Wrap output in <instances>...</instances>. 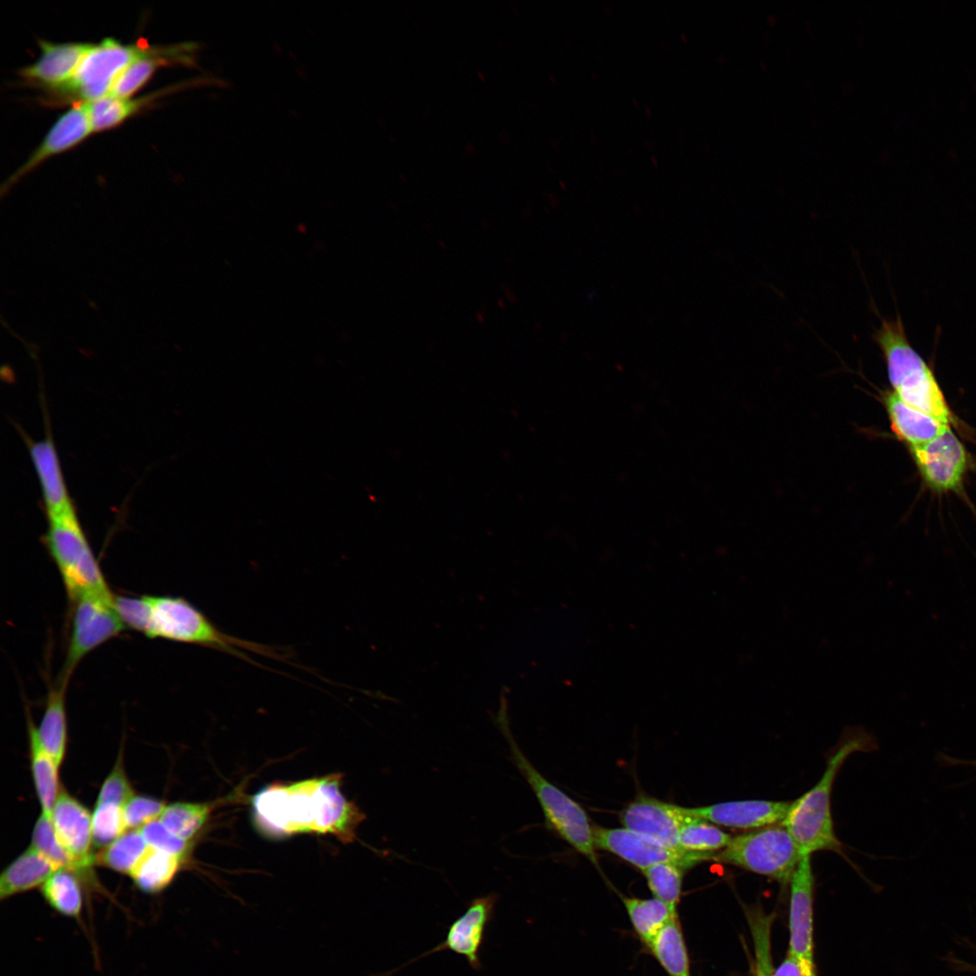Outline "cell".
I'll list each match as a JSON object with an SVG mask.
<instances>
[{"instance_id": "1", "label": "cell", "mask_w": 976, "mask_h": 976, "mask_svg": "<svg viewBox=\"0 0 976 976\" xmlns=\"http://www.w3.org/2000/svg\"><path fill=\"white\" fill-rule=\"evenodd\" d=\"M341 783L340 774H329L270 784L252 797L254 823L272 838L314 833L351 843L366 816L345 797Z\"/></svg>"}, {"instance_id": "2", "label": "cell", "mask_w": 976, "mask_h": 976, "mask_svg": "<svg viewBox=\"0 0 976 976\" xmlns=\"http://www.w3.org/2000/svg\"><path fill=\"white\" fill-rule=\"evenodd\" d=\"M145 615L141 633L147 638L199 645L257 665L259 664L245 652L287 662L286 651L226 633L182 596L145 595Z\"/></svg>"}, {"instance_id": "3", "label": "cell", "mask_w": 976, "mask_h": 976, "mask_svg": "<svg viewBox=\"0 0 976 976\" xmlns=\"http://www.w3.org/2000/svg\"><path fill=\"white\" fill-rule=\"evenodd\" d=\"M874 746V738L865 730L851 728L845 731L839 746L828 758L825 771L819 782L794 802H791L781 823L790 832L802 856L812 855L818 850L840 849V843L834 832L831 808L834 780L851 754L867 752Z\"/></svg>"}, {"instance_id": "4", "label": "cell", "mask_w": 976, "mask_h": 976, "mask_svg": "<svg viewBox=\"0 0 976 976\" xmlns=\"http://www.w3.org/2000/svg\"><path fill=\"white\" fill-rule=\"evenodd\" d=\"M892 391L907 405L949 425L952 413L934 372L910 345L901 319H884L874 333Z\"/></svg>"}, {"instance_id": "5", "label": "cell", "mask_w": 976, "mask_h": 976, "mask_svg": "<svg viewBox=\"0 0 976 976\" xmlns=\"http://www.w3.org/2000/svg\"><path fill=\"white\" fill-rule=\"evenodd\" d=\"M497 723L508 743L511 759L535 793L549 828L598 868L593 827L585 810L530 763L516 742L504 714L499 715Z\"/></svg>"}, {"instance_id": "6", "label": "cell", "mask_w": 976, "mask_h": 976, "mask_svg": "<svg viewBox=\"0 0 976 976\" xmlns=\"http://www.w3.org/2000/svg\"><path fill=\"white\" fill-rule=\"evenodd\" d=\"M43 543L69 602L87 594H112L76 511L47 518Z\"/></svg>"}, {"instance_id": "7", "label": "cell", "mask_w": 976, "mask_h": 976, "mask_svg": "<svg viewBox=\"0 0 976 976\" xmlns=\"http://www.w3.org/2000/svg\"><path fill=\"white\" fill-rule=\"evenodd\" d=\"M803 856L787 829L770 825L731 838L712 860L790 883Z\"/></svg>"}, {"instance_id": "8", "label": "cell", "mask_w": 976, "mask_h": 976, "mask_svg": "<svg viewBox=\"0 0 976 976\" xmlns=\"http://www.w3.org/2000/svg\"><path fill=\"white\" fill-rule=\"evenodd\" d=\"M155 49L145 43L123 44L106 38L93 44L72 78L52 91L83 103L102 99L110 93L117 78L132 62Z\"/></svg>"}, {"instance_id": "9", "label": "cell", "mask_w": 976, "mask_h": 976, "mask_svg": "<svg viewBox=\"0 0 976 976\" xmlns=\"http://www.w3.org/2000/svg\"><path fill=\"white\" fill-rule=\"evenodd\" d=\"M115 595L87 594L71 601L70 629L60 681L68 684L80 662L127 629L114 605Z\"/></svg>"}, {"instance_id": "10", "label": "cell", "mask_w": 976, "mask_h": 976, "mask_svg": "<svg viewBox=\"0 0 976 976\" xmlns=\"http://www.w3.org/2000/svg\"><path fill=\"white\" fill-rule=\"evenodd\" d=\"M499 895L490 893L474 898L465 911L455 919L447 929L444 941L432 949L414 957L408 962L387 972L390 976L407 968L421 959L443 951H450L465 957L468 965L475 971H481V949L484 943L486 931L493 918Z\"/></svg>"}, {"instance_id": "11", "label": "cell", "mask_w": 976, "mask_h": 976, "mask_svg": "<svg viewBox=\"0 0 976 976\" xmlns=\"http://www.w3.org/2000/svg\"><path fill=\"white\" fill-rule=\"evenodd\" d=\"M593 837L596 849L608 851L642 870L663 862L674 863L686 869L699 862L712 860L715 853L663 847L624 827L594 826Z\"/></svg>"}, {"instance_id": "12", "label": "cell", "mask_w": 976, "mask_h": 976, "mask_svg": "<svg viewBox=\"0 0 976 976\" xmlns=\"http://www.w3.org/2000/svg\"><path fill=\"white\" fill-rule=\"evenodd\" d=\"M920 474L934 491L956 490L967 469V452L949 427L932 440L910 448Z\"/></svg>"}, {"instance_id": "13", "label": "cell", "mask_w": 976, "mask_h": 976, "mask_svg": "<svg viewBox=\"0 0 976 976\" xmlns=\"http://www.w3.org/2000/svg\"><path fill=\"white\" fill-rule=\"evenodd\" d=\"M51 819L58 840L72 859L79 877L89 879L95 862L92 815L64 789L52 807Z\"/></svg>"}, {"instance_id": "14", "label": "cell", "mask_w": 976, "mask_h": 976, "mask_svg": "<svg viewBox=\"0 0 976 976\" xmlns=\"http://www.w3.org/2000/svg\"><path fill=\"white\" fill-rule=\"evenodd\" d=\"M813 883L811 855L803 856L790 881L789 954L800 962L808 976H815L813 962Z\"/></svg>"}, {"instance_id": "15", "label": "cell", "mask_w": 976, "mask_h": 976, "mask_svg": "<svg viewBox=\"0 0 976 976\" xmlns=\"http://www.w3.org/2000/svg\"><path fill=\"white\" fill-rule=\"evenodd\" d=\"M623 826L663 847L679 848V833L689 817L686 808L650 796H639L620 813Z\"/></svg>"}, {"instance_id": "16", "label": "cell", "mask_w": 976, "mask_h": 976, "mask_svg": "<svg viewBox=\"0 0 976 976\" xmlns=\"http://www.w3.org/2000/svg\"><path fill=\"white\" fill-rule=\"evenodd\" d=\"M93 132L87 103L77 102L63 113L27 160L8 178L6 189L48 158L69 150Z\"/></svg>"}, {"instance_id": "17", "label": "cell", "mask_w": 976, "mask_h": 976, "mask_svg": "<svg viewBox=\"0 0 976 976\" xmlns=\"http://www.w3.org/2000/svg\"><path fill=\"white\" fill-rule=\"evenodd\" d=\"M790 804L791 802L744 800L686 808V811L716 825L749 830L781 823Z\"/></svg>"}, {"instance_id": "18", "label": "cell", "mask_w": 976, "mask_h": 976, "mask_svg": "<svg viewBox=\"0 0 976 976\" xmlns=\"http://www.w3.org/2000/svg\"><path fill=\"white\" fill-rule=\"evenodd\" d=\"M29 454L41 487L46 518L75 510L52 437L31 442Z\"/></svg>"}, {"instance_id": "19", "label": "cell", "mask_w": 976, "mask_h": 976, "mask_svg": "<svg viewBox=\"0 0 976 976\" xmlns=\"http://www.w3.org/2000/svg\"><path fill=\"white\" fill-rule=\"evenodd\" d=\"M41 55L33 64L23 68L22 77L38 82L51 90L67 83L74 75L93 44L85 42L53 43L40 41Z\"/></svg>"}, {"instance_id": "20", "label": "cell", "mask_w": 976, "mask_h": 976, "mask_svg": "<svg viewBox=\"0 0 976 976\" xmlns=\"http://www.w3.org/2000/svg\"><path fill=\"white\" fill-rule=\"evenodd\" d=\"M882 401L890 427L898 440L909 448L923 445L943 433L950 427L901 400L892 390L885 391Z\"/></svg>"}, {"instance_id": "21", "label": "cell", "mask_w": 976, "mask_h": 976, "mask_svg": "<svg viewBox=\"0 0 976 976\" xmlns=\"http://www.w3.org/2000/svg\"><path fill=\"white\" fill-rule=\"evenodd\" d=\"M58 868L32 846L22 852L1 873L0 898L27 892L43 883Z\"/></svg>"}, {"instance_id": "22", "label": "cell", "mask_w": 976, "mask_h": 976, "mask_svg": "<svg viewBox=\"0 0 976 976\" xmlns=\"http://www.w3.org/2000/svg\"><path fill=\"white\" fill-rule=\"evenodd\" d=\"M66 683L58 681L47 695L45 709L36 727L41 744L61 765L67 746Z\"/></svg>"}, {"instance_id": "23", "label": "cell", "mask_w": 976, "mask_h": 976, "mask_svg": "<svg viewBox=\"0 0 976 976\" xmlns=\"http://www.w3.org/2000/svg\"><path fill=\"white\" fill-rule=\"evenodd\" d=\"M28 735L31 770L36 795L42 812L51 815L61 792L58 774L60 765L41 744L36 726L31 719L28 720Z\"/></svg>"}, {"instance_id": "24", "label": "cell", "mask_w": 976, "mask_h": 976, "mask_svg": "<svg viewBox=\"0 0 976 976\" xmlns=\"http://www.w3.org/2000/svg\"><path fill=\"white\" fill-rule=\"evenodd\" d=\"M185 861L179 856L149 847L130 877L142 892L157 894L173 882Z\"/></svg>"}, {"instance_id": "25", "label": "cell", "mask_w": 976, "mask_h": 976, "mask_svg": "<svg viewBox=\"0 0 976 976\" xmlns=\"http://www.w3.org/2000/svg\"><path fill=\"white\" fill-rule=\"evenodd\" d=\"M648 949L669 976H691L678 915L663 927Z\"/></svg>"}, {"instance_id": "26", "label": "cell", "mask_w": 976, "mask_h": 976, "mask_svg": "<svg viewBox=\"0 0 976 976\" xmlns=\"http://www.w3.org/2000/svg\"><path fill=\"white\" fill-rule=\"evenodd\" d=\"M630 922L642 943L648 948L659 933L678 914L656 898L621 897Z\"/></svg>"}, {"instance_id": "27", "label": "cell", "mask_w": 976, "mask_h": 976, "mask_svg": "<svg viewBox=\"0 0 976 976\" xmlns=\"http://www.w3.org/2000/svg\"><path fill=\"white\" fill-rule=\"evenodd\" d=\"M47 904L61 915L79 919L83 908L80 877L67 869L56 870L41 887Z\"/></svg>"}, {"instance_id": "28", "label": "cell", "mask_w": 976, "mask_h": 976, "mask_svg": "<svg viewBox=\"0 0 976 976\" xmlns=\"http://www.w3.org/2000/svg\"><path fill=\"white\" fill-rule=\"evenodd\" d=\"M149 849L140 829H129L95 856V862L130 876Z\"/></svg>"}, {"instance_id": "29", "label": "cell", "mask_w": 976, "mask_h": 976, "mask_svg": "<svg viewBox=\"0 0 976 976\" xmlns=\"http://www.w3.org/2000/svg\"><path fill=\"white\" fill-rule=\"evenodd\" d=\"M213 803L174 802L166 805L160 821L176 837L192 842L208 822Z\"/></svg>"}, {"instance_id": "30", "label": "cell", "mask_w": 976, "mask_h": 976, "mask_svg": "<svg viewBox=\"0 0 976 976\" xmlns=\"http://www.w3.org/2000/svg\"><path fill=\"white\" fill-rule=\"evenodd\" d=\"M731 838L715 824L689 814L680 830L679 848L688 851L712 853L724 849Z\"/></svg>"}, {"instance_id": "31", "label": "cell", "mask_w": 976, "mask_h": 976, "mask_svg": "<svg viewBox=\"0 0 976 976\" xmlns=\"http://www.w3.org/2000/svg\"><path fill=\"white\" fill-rule=\"evenodd\" d=\"M146 98L131 99L106 96L87 103L93 132L115 127L135 115L146 102Z\"/></svg>"}, {"instance_id": "32", "label": "cell", "mask_w": 976, "mask_h": 976, "mask_svg": "<svg viewBox=\"0 0 976 976\" xmlns=\"http://www.w3.org/2000/svg\"><path fill=\"white\" fill-rule=\"evenodd\" d=\"M684 870L670 862L658 863L643 870L654 898L664 903L674 914H678Z\"/></svg>"}, {"instance_id": "33", "label": "cell", "mask_w": 976, "mask_h": 976, "mask_svg": "<svg viewBox=\"0 0 976 976\" xmlns=\"http://www.w3.org/2000/svg\"><path fill=\"white\" fill-rule=\"evenodd\" d=\"M31 846L58 869H67L78 875L72 859L57 838L51 815L42 812L37 819L32 834Z\"/></svg>"}, {"instance_id": "34", "label": "cell", "mask_w": 976, "mask_h": 976, "mask_svg": "<svg viewBox=\"0 0 976 976\" xmlns=\"http://www.w3.org/2000/svg\"><path fill=\"white\" fill-rule=\"evenodd\" d=\"M128 829L124 807L113 802H97L92 814L93 845L103 849L119 838Z\"/></svg>"}, {"instance_id": "35", "label": "cell", "mask_w": 976, "mask_h": 976, "mask_svg": "<svg viewBox=\"0 0 976 976\" xmlns=\"http://www.w3.org/2000/svg\"><path fill=\"white\" fill-rule=\"evenodd\" d=\"M140 831L149 847L187 859L192 842L176 837L159 819L145 824Z\"/></svg>"}, {"instance_id": "36", "label": "cell", "mask_w": 976, "mask_h": 976, "mask_svg": "<svg viewBox=\"0 0 976 976\" xmlns=\"http://www.w3.org/2000/svg\"><path fill=\"white\" fill-rule=\"evenodd\" d=\"M166 805L163 801L141 795H134L124 805V816L127 829H141L158 820Z\"/></svg>"}, {"instance_id": "37", "label": "cell", "mask_w": 976, "mask_h": 976, "mask_svg": "<svg viewBox=\"0 0 976 976\" xmlns=\"http://www.w3.org/2000/svg\"><path fill=\"white\" fill-rule=\"evenodd\" d=\"M134 795V790L125 773L122 759L118 757L101 785L97 802H113L124 807Z\"/></svg>"}, {"instance_id": "38", "label": "cell", "mask_w": 976, "mask_h": 976, "mask_svg": "<svg viewBox=\"0 0 976 976\" xmlns=\"http://www.w3.org/2000/svg\"><path fill=\"white\" fill-rule=\"evenodd\" d=\"M770 919L757 917L751 924L756 956V976H773L770 959Z\"/></svg>"}, {"instance_id": "39", "label": "cell", "mask_w": 976, "mask_h": 976, "mask_svg": "<svg viewBox=\"0 0 976 976\" xmlns=\"http://www.w3.org/2000/svg\"><path fill=\"white\" fill-rule=\"evenodd\" d=\"M773 976H808L802 970L800 962L793 955L789 954L774 971Z\"/></svg>"}, {"instance_id": "40", "label": "cell", "mask_w": 976, "mask_h": 976, "mask_svg": "<svg viewBox=\"0 0 976 976\" xmlns=\"http://www.w3.org/2000/svg\"><path fill=\"white\" fill-rule=\"evenodd\" d=\"M940 759H941L942 762H943L945 765H971V766H976V760L959 759V758H954V757H952V756L944 755V754L940 755Z\"/></svg>"}, {"instance_id": "41", "label": "cell", "mask_w": 976, "mask_h": 976, "mask_svg": "<svg viewBox=\"0 0 976 976\" xmlns=\"http://www.w3.org/2000/svg\"><path fill=\"white\" fill-rule=\"evenodd\" d=\"M958 963L960 964V968L962 969V971H968L976 972V966L975 965L968 964V963L962 962H959Z\"/></svg>"}]
</instances>
